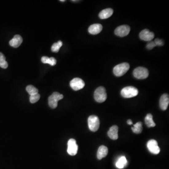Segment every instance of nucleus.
<instances>
[{
  "instance_id": "1",
  "label": "nucleus",
  "mask_w": 169,
  "mask_h": 169,
  "mask_svg": "<svg viewBox=\"0 0 169 169\" xmlns=\"http://www.w3.org/2000/svg\"><path fill=\"white\" fill-rule=\"evenodd\" d=\"M129 68L130 65L128 63H121L114 67L113 73L116 77H121L126 73Z\"/></svg>"
},
{
  "instance_id": "2",
  "label": "nucleus",
  "mask_w": 169,
  "mask_h": 169,
  "mask_svg": "<svg viewBox=\"0 0 169 169\" xmlns=\"http://www.w3.org/2000/svg\"><path fill=\"white\" fill-rule=\"evenodd\" d=\"M107 97V96L106 91L104 87H99L95 91L94 93V98L98 103H104L106 100Z\"/></svg>"
},
{
  "instance_id": "3",
  "label": "nucleus",
  "mask_w": 169,
  "mask_h": 169,
  "mask_svg": "<svg viewBox=\"0 0 169 169\" xmlns=\"http://www.w3.org/2000/svg\"><path fill=\"white\" fill-rule=\"evenodd\" d=\"M138 92V90L136 88L129 86L123 88L121 91V94L123 97L130 98L137 96Z\"/></svg>"
},
{
  "instance_id": "4",
  "label": "nucleus",
  "mask_w": 169,
  "mask_h": 169,
  "mask_svg": "<svg viewBox=\"0 0 169 169\" xmlns=\"http://www.w3.org/2000/svg\"><path fill=\"white\" fill-rule=\"evenodd\" d=\"M133 76L135 78L139 80L145 79L149 75L148 70L143 67H139L134 69L133 72Z\"/></svg>"
},
{
  "instance_id": "5",
  "label": "nucleus",
  "mask_w": 169,
  "mask_h": 169,
  "mask_svg": "<svg viewBox=\"0 0 169 169\" xmlns=\"http://www.w3.org/2000/svg\"><path fill=\"white\" fill-rule=\"evenodd\" d=\"M100 120L97 116L91 115L88 118L89 129L91 131H97L100 126Z\"/></svg>"
},
{
  "instance_id": "6",
  "label": "nucleus",
  "mask_w": 169,
  "mask_h": 169,
  "mask_svg": "<svg viewBox=\"0 0 169 169\" xmlns=\"http://www.w3.org/2000/svg\"><path fill=\"white\" fill-rule=\"evenodd\" d=\"M64 98L63 95L58 92H54L48 99L49 105L52 108H55L57 107L58 101Z\"/></svg>"
},
{
  "instance_id": "7",
  "label": "nucleus",
  "mask_w": 169,
  "mask_h": 169,
  "mask_svg": "<svg viewBox=\"0 0 169 169\" xmlns=\"http://www.w3.org/2000/svg\"><path fill=\"white\" fill-rule=\"evenodd\" d=\"M67 152L70 155L73 156L77 154L78 150V146L75 140L71 139L68 142Z\"/></svg>"
},
{
  "instance_id": "8",
  "label": "nucleus",
  "mask_w": 169,
  "mask_h": 169,
  "mask_svg": "<svg viewBox=\"0 0 169 169\" xmlns=\"http://www.w3.org/2000/svg\"><path fill=\"white\" fill-rule=\"evenodd\" d=\"M130 32V27L128 25H123L118 26L115 30V33L120 37H124L129 33Z\"/></svg>"
},
{
  "instance_id": "9",
  "label": "nucleus",
  "mask_w": 169,
  "mask_h": 169,
  "mask_svg": "<svg viewBox=\"0 0 169 169\" xmlns=\"http://www.w3.org/2000/svg\"><path fill=\"white\" fill-rule=\"evenodd\" d=\"M84 81L79 78H74L70 82V86L75 91L81 89L84 87Z\"/></svg>"
},
{
  "instance_id": "10",
  "label": "nucleus",
  "mask_w": 169,
  "mask_h": 169,
  "mask_svg": "<svg viewBox=\"0 0 169 169\" xmlns=\"http://www.w3.org/2000/svg\"><path fill=\"white\" fill-rule=\"evenodd\" d=\"M147 147L151 153L157 155L160 153V147L158 146L157 141L155 140H151L147 142Z\"/></svg>"
},
{
  "instance_id": "11",
  "label": "nucleus",
  "mask_w": 169,
  "mask_h": 169,
  "mask_svg": "<svg viewBox=\"0 0 169 169\" xmlns=\"http://www.w3.org/2000/svg\"><path fill=\"white\" fill-rule=\"evenodd\" d=\"M139 37L142 41H150L154 38L155 35L153 32H150L147 29H144L140 33Z\"/></svg>"
},
{
  "instance_id": "12",
  "label": "nucleus",
  "mask_w": 169,
  "mask_h": 169,
  "mask_svg": "<svg viewBox=\"0 0 169 169\" xmlns=\"http://www.w3.org/2000/svg\"><path fill=\"white\" fill-rule=\"evenodd\" d=\"M169 104V95L167 94H163L160 98V101H159L160 108H161L163 111H165L168 108Z\"/></svg>"
},
{
  "instance_id": "13",
  "label": "nucleus",
  "mask_w": 169,
  "mask_h": 169,
  "mask_svg": "<svg viewBox=\"0 0 169 169\" xmlns=\"http://www.w3.org/2000/svg\"><path fill=\"white\" fill-rule=\"evenodd\" d=\"M102 30H103L102 25L100 24H95L91 25L89 27L88 31L91 34L96 35L100 33Z\"/></svg>"
},
{
  "instance_id": "14",
  "label": "nucleus",
  "mask_w": 169,
  "mask_h": 169,
  "mask_svg": "<svg viewBox=\"0 0 169 169\" xmlns=\"http://www.w3.org/2000/svg\"><path fill=\"white\" fill-rule=\"evenodd\" d=\"M118 126L113 125L112 126L108 132V135L111 139L116 140L118 139Z\"/></svg>"
},
{
  "instance_id": "15",
  "label": "nucleus",
  "mask_w": 169,
  "mask_h": 169,
  "mask_svg": "<svg viewBox=\"0 0 169 169\" xmlns=\"http://www.w3.org/2000/svg\"><path fill=\"white\" fill-rule=\"evenodd\" d=\"M23 42L22 37L19 35H16L14 38L10 41L9 44L11 47L14 48H18L20 46Z\"/></svg>"
},
{
  "instance_id": "16",
  "label": "nucleus",
  "mask_w": 169,
  "mask_h": 169,
  "mask_svg": "<svg viewBox=\"0 0 169 169\" xmlns=\"http://www.w3.org/2000/svg\"><path fill=\"white\" fill-rule=\"evenodd\" d=\"M108 154V148L105 146H100L99 147L97 153V156L99 160H101L106 157Z\"/></svg>"
},
{
  "instance_id": "17",
  "label": "nucleus",
  "mask_w": 169,
  "mask_h": 169,
  "mask_svg": "<svg viewBox=\"0 0 169 169\" xmlns=\"http://www.w3.org/2000/svg\"><path fill=\"white\" fill-rule=\"evenodd\" d=\"M113 13V10L111 8H108L101 10L99 14V17L101 19H107L111 17Z\"/></svg>"
},
{
  "instance_id": "18",
  "label": "nucleus",
  "mask_w": 169,
  "mask_h": 169,
  "mask_svg": "<svg viewBox=\"0 0 169 169\" xmlns=\"http://www.w3.org/2000/svg\"><path fill=\"white\" fill-rule=\"evenodd\" d=\"M145 122L148 128H153L155 126V123L153 120V116L151 114H148L145 118Z\"/></svg>"
},
{
  "instance_id": "19",
  "label": "nucleus",
  "mask_w": 169,
  "mask_h": 169,
  "mask_svg": "<svg viewBox=\"0 0 169 169\" xmlns=\"http://www.w3.org/2000/svg\"><path fill=\"white\" fill-rule=\"evenodd\" d=\"M41 62L43 64H48L51 66H54L57 64V60L54 57L49 58L47 57H43L41 58Z\"/></svg>"
},
{
  "instance_id": "20",
  "label": "nucleus",
  "mask_w": 169,
  "mask_h": 169,
  "mask_svg": "<svg viewBox=\"0 0 169 169\" xmlns=\"http://www.w3.org/2000/svg\"><path fill=\"white\" fill-rule=\"evenodd\" d=\"M127 160L125 156H121L120 159H118L117 162L116 163L117 168L119 169H122L124 167V166L127 164Z\"/></svg>"
},
{
  "instance_id": "21",
  "label": "nucleus",
  "mask_w": 169,
  "mask_h": 169,
  "mask_svg": "<svg viewBox=\"0 0 169 169\" xmlns=\"http://www.w3.org/2000/svg\"><path fill=\"white\" fill-rule=\"evenodd\" d=\"M142 123L141 122H139L136 124L133 125V127L132 128V130L134 133L136 134H139L142 131Z\"/></svg>"
},
{
  "instance_id": "22",
  "label": "nucleus",
  "mask_w": 169,
  "mask_h": 169,
  "mask_svg": "<svg viewBox=\"0 0 169 169\" xmlns=\"http://www.w3.org/2000/svg\"><path fill=\"white\" fill-rule=\"evenodd\" d=\"M8 66V63L6 61L5 56L0 52V67L3 69H6Z\"/></svg>"
},
{
  "instance_id": "23",
  "label": "nucleus",
  "mask_w": 169,
  "mask_h": 169,
  "mask_svg": "<svg viewBox=\"0 0 169 169\" xmlns=\"http://www.w3.org/2000/svg\"><path fill=\"white\" fill-rule=\"evenodd\" d=\"M62 45H63V42L62 41H59L57 43H55L53 44L52 47H51V50L53 52L57 53L59 51V49L62 47Z\"/></svg>"
},
{
  "instance_id": "24",
  "label": "nucleus",
  "mask_w": 169,
  "mask_h": 169,
  "mask_svg": "<svg viewBox=\"0 0 169 169\" xmlns=\"http://www.w3.org/2000/svg\"><path fill=\"white\" fill-rule=\"evenodd\" d=\"M26 91L28 92V94L30 96L35 95V94H38V90L32 85H29V86H27L26 87Z\"/></svg>"
},
{
  "instance_id": "25",
  "label": "nucleus",
  "mask_w": 169,
  "mask_h": 169,
  "mask_svg": "<svg viewBox=\"0 0 169 169\" xmlns=\"http://www.w3.org/2000/svg\"><path fill=\"white\" fill-rule=\"evenodd\" d=\"M40 99V95L39 94H35V95L30 96V101L32 104H34L38 101Z\"/></svg>"
},
{
  "instance_id": "26",
  "label": "nucleus",
  "mask_w": 169,
  "mask_h": 169,
  "mask_svg": "<svg viewBox=\"0 0 169 169\" xmlns=\"http://www.w3.org/2000/svg\"><path fill=\"white\" fill-rule=\"evenodd\" d=\"M156 46L154 41H150L147 44L146 48L147 49L151 50Z\"/></svg>"
},
{
  "instance_id": "27",
  "label": "nucleus",
  "mask_w": 169,
  "mask_h": 169,
  "mask_svg": "<svg viewBox=\"0 0 169 169\" xmlns=\"http://www.w3.org/2000/svg\"><path fill=\"white\" fill-rule=\"evenodd\" d=\"M156 46H163L164 45L163 41L159 39H156L154 41Z\"/></svg>"
},
{
  "instance_id": "28",
  "label": "nucleus",
  "mask_w": 169,
  "mask_h": 169,
  "mask_svg": "<svg viewBox=\"0 0 169 169\" xmlns=\"http://www.w3.org/2000/svg\"><path fill=\"white\" fill-rule=\"evenodd\" d=\"M127 123H128V124H129V125H131V124H132V120H128V121H127Z\"/></svg>"
},
{
  "instance_id": "29",
  "label": "nucleus",
  "mask_w": 169,
  "mask_h": 169,
  "mask_svg": "<svg viewBox=\"0 0 169 169\" xmlns=\"http://www.w3.org/2000/svg\"><path fill=\"white\" fill-rule=\"evenodd\" d=\"M60 2H65V0H63V1H62V0H61V1H60Z\"/></svg>"
}]
</instances>
